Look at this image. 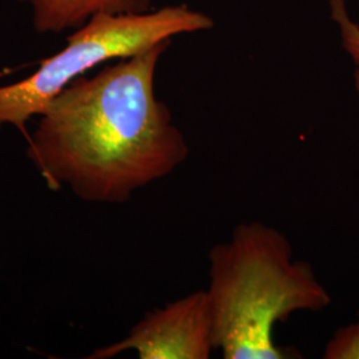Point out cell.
Returning <instances> with one entry per match:
<instances>
[{"label":"cell","mask_w":359,"mask_h":359,"mask_svg":"<svg viewBox=\"0 0 359 359\" xmlns=\"http://www.w3.org/2000/svg\"><path fill=\"white\" fill-rule=\"evenodd\" d=\"M169 46L77 77L39 115L28 154L51 188L67 185L88 203L123 204L185 163L188 142L154 92Z\"/></svg>","instance_id":"cell-1"},{"label":"cell","mask_w":359,"mask_h":359,"mask_svg":"<svg viewBox=\"0 0 359 359\" xmlns=\"http://www.w3.org/2000/svg\"><path fill=\"white\" fill-rule=\"evenodd\" d=\"M208 259L215 345L225 359L292 358L273 338L276 325L332 304L311 265L294 258L287 237L266 224L237 225Z\"/></svg>","instance_id":"cell-2"},{"label":"cell","mask_w":359,"mask_h":359,"mask_svg":"<svg viewBox=\"0 0 359 359\" xmlns=\"http://www.w3.org/2000/svg\"><path fill=\"white\" fill-rule=\"evenodd\" d=\"M213 27L209 15L187 4L142 13H97L67 38L62 51L43 60L36 72L0 87V127L13 124L26 135L27 120L40 115L67 86L93 67L132 57L175 36Z\"/></svg>","instance_id":"cell-3"},{"label":"cell","mask_w":359,"mask_h":359,"mask_svg":"<svg viewBox=\"0 0 359 359\" xmlns=\"http://www.w3.org/2000/svg\"><path fill=\"white\" fill-rule=\"evenodd\" d=\"M133 350L142 359H208L213 350V320L206 290L185 295L147 313L127 338L88 358L108 359Z\"/></svg>","instance_id":"cell-4"},{"label":"cell","mask_w":359,"mask_h":359,"mask_svg":"<svg viewBox=\"0 0 359 359\" xmlns=\"http://www.w3.org/2000/svg\"><path fill=\"white\" fill-rule=\"evenodd\" d=\"M32 8L39 34H60L84 26L97 13H148L154 0H18Z\"/></svg>","instance_id":"cell-5"},{"label":"cell","mask_w":359,"mask_h":359,"mask_svg":"<svg viewBox=\"0 0 359 359\" xmlns=\"http://www.w3.org/2000/svg\"><path fill=\"white\" fill-rule=\"evenodd\" d=\"M330 18L338 27L342 48L359 67V25L351 19L346 0H330Z\"/></svg>","instance_id":"cell-6"},{"label":"cell","mask_w":359,"mask_h":359,"mask_svg":"<svg viewBox=\"0 0 359 359\" xmlns=\"http://www.w3.org/2000/svg\"><path fill=\"white\" fill-rule=\"evenodd\" d=\"M323 359H359V314L357 322L341 327L327 342Z\"/></svg>","instance_id":"cell-7"},{"label":"cell","mask_w":359,"mask_h":359,"mask_svg":"<svg viewBox=\"0 0 359 359\" xmlns=\"http://www.w3.org/2000/svg\"><path fill=\"white\" fill-rule=\"evenodd\" d=\"M354 86H355V90L358 92L359 95V67H357V69L354 72Z\"/></svg>","instance_id":"cell-8"}]
</instances>
